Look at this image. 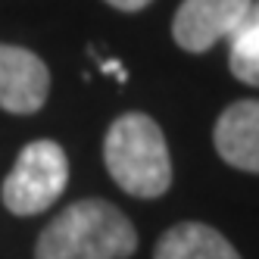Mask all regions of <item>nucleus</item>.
Segmentation results:
<instances>
[{
	"label": "nucleus",
	"instance_id": "obj_7",
	"mask_svg": "<svg viewBox=\"0 0 259 259\" xmlns=\"http://www.w3.org/2000/svg\"><path fill=\"white\" fill-rule=\"evenodd\" d=\"M153 259H240V253L212 225L178 222L156 240Z\"/></svg>",
	"mask_w": 259,
	"mask_h": 259
},
{
	"label": "nucleus",
	"instance_id": "obj_9",
	"mask_svg": "<svg viewBox=\"0 0 259 259\" xmlns=\"http://www.w3.org/2000/svg\"><path fill=\"white\" fill-rule=\"evenodd\" d=\"M109 7H116V10H125V13H138V10H144L150 0H106Z\"/></svg>",
	"mask_w": 259,
	"mask_h": 259
},
{
	"label": "nucleus",
	"instance_id": "obj_5",
	"mask_svg": "<svg viewBox=\"0 0 259 259\" xmlns=\"http://www.w3.org/2000/svg\"><path fill=\"white\" fill-rule=\"evenodd\" d=\"M50 91V72L25 47L0 44V109L16 116L38 113Z\"/></svg>",
	"mask_w": 259,
	"mask_h": 259
},
{
	"label": "nucleus",
	"instance_id": "obj_3",
	"mask_svg": "<svg viewBox=\"0 0 259 259\" xmlns=\"http://www.w3.org/2000/svg\"><path fill=\"white\" fill-rule=\"evenodd\" d=\"M69 184V159L57 141H31L4 178V206L13 215H38Z\"/></svg>",
	"mask_w": 259,
	"mask_h": 259
},
{
	"label": "nucleus",
	"instance_id": "obj_4",
	"mask_svg": "<svg viewBox=\"0 0 259 259\" xmlns=\"http://www.w3.org/2000/svg\"><path fill=\"white\" fill-rule=\"evenodd\" d=\"M253 0H181L172 19V38L188 53H206L215 41L231 38Z\"/></svg>",
	"mask_w": 259,
	"mask_h": 259
},
{
	"label": "nucleus",
	"instance_id": "obj_6",
	"mask_svg": "<svg viewBox=\"0 0 259 259\" xmlns=\"http://www.w3.org/2000/svg\"><path fill=\"white\" fill-rule=\"evenodd\" d=\"M212 144L234 169L259 175V100H237L219 116Z\"/></svg>",
	"mask_w": 259,
	"mask_h": 259
},
{
	"label": "nucleus",
	"instance_id": "obj_2",
	"mask_svg": "<svg viewBox=\"0 0 259 259\" xmlns=\"http://www.w3.org/2000/svg\"><path fill=\"white\" fill-rule=\"evenodd\" d=\"M103 162L125 194L153 200L172 188V159L162 128L144 113L119 116L103 138Z\"/></svg>",
	"mask_w": 259,
	"mask_h": 259
},
{
	"label": "nucleus",
	"instance_id": "obj_8",
	"mask_svg": "<svg viewBox=\"0 0 259 259\" xmlns=\"http://www.w3.org/2000/svg\"><path fill=\"white\" fill-rule=\"evenodd\" d=\"M228 66L237 81L259 88V0H253L247 7L244 19L231 34Z\"/></svg>",
	"mask_w": 259,
	"mask_h": 259
},
{
	"label": "nucleus",
	"instance_id": "obj_1",
	"mask_svg": "<svg viewBox=\"0 0 259 259\" xmlns=\"http://www.w3.org/2000/svg\"><path fill=\"white\" fill-rule=\"evenodd\" d=\"M138 250V231L113 203L88 197L66 206L41 231L34 259H128Z\"/></svg>",
	"mask_w": 259,
	"mask_h": 259
}]
</instances>
